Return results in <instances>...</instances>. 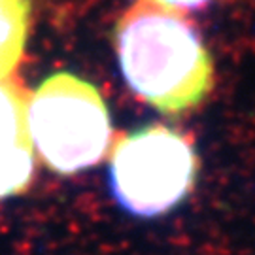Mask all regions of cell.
<instances>
[{
	"mask_svg": "<svg viewBox=\"0 0 255 255\" xmlns=\"http://www.w3.org/2000/svg\"><path fill=\"white\" fill-rule=\"evenodd\" d=\"M153 2L174 9H195L201 8V6H206L210 0H153Z\"/></svg>",
	"mask_w": 255,
	"mask_h": 255,
	"instance_id": "cell-6",
	"label": "cell"
},
{
	"mask_svg": "<svg viewBox=\"0 0 255 255\" xmlns=\"http://www.w3.org/2000/svg\"><path fill=\"white\" fill-rule=\"evenodd\" d=\"M199 157L191 140L153 123L121 136L110 151V191L136 218H157L191 193Z\"/></svg>",
	"mask_w": 255,
	"mask_h": 255,
	"instance_id": "cell-3",
	"label": "cell"
},
{
	"mask_svg": "<svg viewBox=\"0 0 255 255\" xmlns=\"http://www.w3.org/2000/svg\"><path fill=\"white\" fill-rule=\"evenodd\" d=\"M32 147L51 170L74 174L101 161L112 140V121L101 91L59 72L40 83L27 104Z\"/></svg>",
	"mask_w": 255,
	"mask_h": 255,
	"instance_id": "cell-2",
	"label": "cell"
},
{
	"mask_svg": "<svg viewBox=\"0 0 255 255\" xmlns=\"http://www.w3.org/2000/svg\"><path fill=\"white\" fill-rule=\"evenodd\" d=\"M114 44L123 80L161 114L197 108L212 91V57L191 23L174 8L138 0L118 21Z\"/></svg>",
	"mask_w": 255,
	"mask_h": 255,
	"instance_id": "cell-1",
	"label": "cell"
},
{
	"mask_svg": "<svg viewBox=\"0 0 255 255\" xmlns=\"http://www.w3.org/2000/svg\"><path fill=\"white\" fill-rule=\"evenodd\" d=\"M28 97L9 76L0 78V201L27 189L34 170L27 125Z\"/></svg>",
	"mask_w": 255,
	"mask_h": 255,
	"instance_id": "cell-4",
	"label": "cell"
},
{
	"mask_svg": "<svg viewBox=\"0 0 255 255\" xmlns=\"http://www.w3.org/2000/svg\"><path fill=\"white\" fill-rule=\"evenodd\" d=\"M27 28V0H0V78L9 76L21 61Z\"/></svg>",
	"mask_w": 255,
	"mask_h": 255,
	"instance_id": "cell-5",
	"label": "cell"
}]
</instances>
